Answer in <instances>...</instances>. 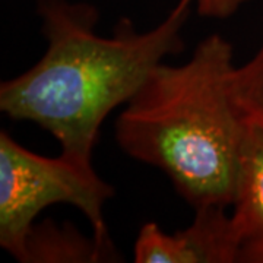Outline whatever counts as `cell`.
Here are the masks:
<instances>
[{
    "label": "cell",
    "instance_id": "obj_1",
    "mask_svg": "<svg viewBox=\"0 0 263 263\" xmlns=\"http://www.w3.org/2000/svg\"><path fill=\"white\" fill-rule=\"evenodd\" d=\"M177 5L149 31L122 21L111 37L95 32L100 13L92 5L40 0L47 38L44 56L0 85V110L51 133L62 154L92 164V149L107 116L127 104L164 57L183 50L192 3Z\"/></svg>",
    "mask_w": 263,
    "mask_h": 263
},
{
    "label": "cell",
    "instance_id": "obj_2",
    "mask_svg": "<svg viewBox=\"0 0 263 263\" xmlns=\"http://www.w3.org/2000/svg\"><path fill=\"white\" fill-rule=\"evenodd\" d=\"M233 46L211 34L179 66L158 65L126 104L116 139L160 168L197 209L233 205L246 123L231 97Z\"/></svg>",
    "mask_w": 263,
    "mask_h": 263
},
{
    "label": "cell",
    "instance_id": "obj_3",
    "mask_svg": "<svg viewBox=\"0 0 263 263\" xmlns=\"http://www.w3.org/2000/svg\"><path fill=\"white\" fill-rule=\"evenodd\" d=\"M113 193L92 164L62 152L54 158L38 155L0 132V246L19 262H27L37 215L54 203L78 208L91 221L97 245L105 250L104 205Z\"/></svg>",
    "mask_w": 263,
    "mask_h": 263
},
{
    "label": "cell",
    "instance_id": "obj_4",
    "mask_svg": "<svg viewBox=\"0 0 263 263\" xmlns=\"http://www.w3.org/2000/svg\"><path fill=\"white\" fill-rule=\"evenodd\" d=\"M227 206L197 208L193 222L168 234L157 222H146L133 246L136 263H233L243 243Z\"/></svg>",
    "mask_w": 263,
    "mask_h": 263
},
{
    "label": "cell",
    "instance_id": "obj_5",
    "mask_svg": "<svg viewBox=\"0 0 263 263\" xmlns=\"http://www.w3.org/2000/svg\"><path fill=\"white\" fill-rule=\"evenodd\" d=\"M231 206V219L243 246L263 240V127L252 123H246Z\"/></svg>",
    "mask_w": 263,
    "mask_h": 263
},
{
    "label": "cell",
    "instance_id": "obj_6",
    "mask_svg": "<svg viewBox=\"0 0 263 263\" xmlns=\"http://www.w3.org/2000/svg\"><path fill=\"white\" fill-rule=\"evenodd\" d=\"M231 97L246 123L263 127V46L231 75Z\"/></svg>",
    "mask_w": 263,
    "mask_h": 263
},
{
    "label": "cell",
    "instance_id": "obj_7",
    "mask_svg": "<svg viewBox=\"0 0 263 263\" xmlns=\"http://www.w3.org/2000/svg\"><path fill=\"white\" fill-rule=\"evenodd\" d=\"M250 0H195L199 15L206 18L226 19Z\"/></svg>",
    "mask_w": 263,
    "mask_h": 263
},
{
    "label": "cell",
    "instance_id": "obj_8",
    "mask_svg": "<svg viewBox=\"0 0 263 263\" xmlns=\"http://www.w3.org/2000/svg\"><path fill=\"white\" fill-rule=\"evenodd\" d=\"M238 262L263 263V240L249 241L241 247Z\"/></svg>",
    "mask_w": 263,
    "mask_h": 263
}]
</instances>
